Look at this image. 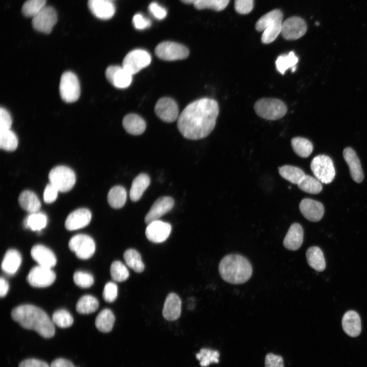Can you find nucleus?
<instances>
[{
	"label": "nucleus",
	"mask_w": 367,
	"mask_h": 367,
	"mask_svg": "<svg viewBox=\"0 0 367 367\" xmlns=\"http://www.w3.org/2000/svg\"><path fill=\"white\" fill-rule=\"evenodd\" d=\"M18 367H50L48 364L42 360L35 359L29 358L22 361L19 364Z\"/></svg>",
	"instance_id": "55"
},
{
	"label": "nucleus",
	"mask_w": 367,
	"mask_h": 367,
	"mask_svg": "<svg viewBox=\"0 0 367 367\" xmlns=\"http://www.w3.org/2000/svg\"><path fill=\"white\" fill-rule=\"evenodd\" d=\"M316 24L317 25H319V23L318 22H316Z\"/></svg>",
	"instance_id": "59"
},
{
	"label": "nucleus",
	"mask_w": 367,
	"mask_h": 367,
	"mask_svg": "<svg viewBox=\"0 0 367 367\" xmlns=\"http://www.w3.org/2000/svg\"><path fill=\"white\" fill-rule=\"evenodd\" d=\"M282 19V12L279 9H274L258 20L255 29L257 31H263L261 38L263 43H271L277 38L281 32Z\"/></svg>",
	"instance_id": "4"
},
{
	"label": "nucleus",
	"mask_w": 367,
	"mask_h": 367,
	"mask_svg": "<svg viewBox=\"0 0 367 367\" xmlns=\"http://www.w3.org/2000/svg\"><path fill=\"white\" fill-rule=\"evenodd\" d=\"M21 256L16 250L11 249L5 253L1 264L2 270L9 275L15 274L21 263Z\"/></svg>",
	"instance_id": "27"
},
{
	"label": "nucleus",
	"mask_w": 367,
	"mask_h": 367,
	"mask_svg": "<svg viewBox=\"0 0 367 367\" xmlns=\"http://www.w3.org/2000/svg\"><path fill=\"white\" fill-rule=\"evenodd\" d=\"M265 367H284L283 358L272 353H268L265 358Z\"/></svg>",
	"instance_id": "50"
},
{
	"label": "nucleus",
	"mask_w": 367,
	"mask_h": 367,
	"mask_svg": "<svg viewBox=\"0 0 367 367\" xmlns=\"http://www.w3.org/2000/svg\"><path fill=\"white\" fill-rule=\"evenodd\" d=\"M111 1V0H110Z\"/></svg>",
	"instance_id": "60"
},
{
	"label": "nucleus",
	"mask_w": 367,
	"mask_h": 367,
	"mask_svg": "<svg viewBox=\"0 0 367 367\" xmlns=\"http://www.w3.org/2000/svg\"><path fill=\"white\" fill-rule=\"evenodd\" d=\"M29 283L33 287H45L51 285L56 279V274L51 269L41 266L33 267L27 278Z\"/></svg>",
	"instance_id": "13"
},
{
	"label": "nucleus",
	"mask_w": 367,
	"mask_h": 367,
	"mask_svg": "<svg viewBox=\"0 0 367 367\" xmlns=\"http://www.w3.org/2000/svg\"><path fill=\"white\" fill-rule=\"evenodd\" d=\"M174 204L172 198L163 196L159 198L152 204L145 217L146 224L159 220V218L172 209Z\"/></svg>",
	"instance_id": "18"
},
{
	"label": "nucleus",
	"mask_w": 367,
	"mask_h": 367,
	"mask_svg": "<svg viewBox=\"0 0 367 367\" xmlns=\"http://www.w3.org/2000/svg\"><path fill=\"white\" fill-rule=\"evenodd\" d=\"M306 31L307 25L304 19L293 16L282 22L281 33L285 39L293 40L302 37Z\"/></svg>",
	"instance_id": "15"
},
{
	"label": "nucleus",
	"mask_w": 367,
	"mask_h": 367,
	"mask_svg": "<svg viewBox=\"0 0 367 367\" xmlns=\"http://www.w3.org/2000/svg\"><path fill=\"white\" fill-rule=\"evenodd\" d=\"M110 274L113 280L123 282L128 278L129 271L124 264L119 260H116L111 265Z\"/></svg>",
	"instance_id": "43"
},
{
	"label": "nucleus",
	"mask_w": 367,
	"mask_h": 367,
	"mask_svg": "<svg viewBox=\"0 0 367 367\" xmlns=\"http://www.w3.org/2000/svg\"><path fill=\"white\" fill-rule=\"evenodd\" d=\"M126 191L121 186H116L112 188L107 196L109 204L114 208L123 207L126 202Z\"/></svg>",
	"instance_id": "34"
},
{
	"label": "nucleus",
	"mask_w": 367,
	"mask_h": 367,
	"mask_svg": "<svg viewBox=\"0 0 367 367\" xmlns=\"http://www.w3.org/2000/svg\"><path fill=\"white\" fill-rule=\"evenodd\" d=\"M16 134L11 129L0 132V147L7 151L15 150L18 145Z\"/></svg>",
	"instance_id": "41"
},
{
	"label": "nucleus",
	"mask_w": 367,
	"mask_h": 367,
	"mask_svg": "<svg viewBox=\"0 0 367 367\" xmlns=\"http://www.w3.org/2000/svg\"><path fill=\"white\" fill-rule=\"evenodd\" d=\"M46 0H27L23 4L21 12L27 17L33 18L46 6Z\"/></svg>",
	"instance_id": "42"
},
{
	"label": "nucleus",
	"mask_w": 367,
	"mask_h": 367,
	"mask_svg": "<svg viewBox=\"0 0 367 367\" xmlns=\"http://www.w3.org/2000/svg\"><path fill=\"white\" fill-rule=\"evenodd\" d=\"M150 54L145 50L137 49L129 51L124 57L122 67L132 75L136 74L151 63Z\"/></svg>",
	"instance_id": "10"
},
{
	"label": "nucleus",
	"mask_w": 367,
	"mask_h": 367,
	"mask_svg": "<svg viewBox=\"0 0 367 367\" xmlns=\"http://www.w3.org/2000/svg\"><path fill=\"white\" fill-rule=\"evenodd\" d=\"M199 0H180L182 3H184L185 4H194L196 3L197 1Z\"/></svg>",
	"instance_id": "58"
},
{
	"label": "nucleus",
	"mask_w": 367,
	"mask_h": 367,
	"mask_svg": "<svg viewBox=\"0 0 367 367\" xmlns=\"http://www.w3.org/2000/svg\"><path fill=\"white\" fill-rule=\"evenodd\" d=\"M253 7V0H235L234 8L235 11L241 14L250 13Z\"/></svg>",
	"instance_id": "49"
},
{
	"label": "nucleus",
	"mask_w": 367,
	"mask_h": 367,
	"mask_svg": "<svg viewBox=\"0 0 367 367\" xmlns=\"http://www.w3.org/2000/svg\"><path fill=\"white\" fill-rule=\"evenodd\" d=\"M50 367H76L69 360L62 358H57L50 364Z\"/></svg>",
	"instance_id": "56"
},
{
	"label": "nucleus",
	"mask_w": 367,
	"mask_h": 367,
	"mask_svg": "<svg viewBox=\"0 0 367 367\" xmlns=\"http://www.w3.org/2000/svg\"><path fill=\"white\" fill-rule=\"evenodd\" d=\"M18 202L22 208L31 214L38 212L41 205L36 194L29 190L23 191L20 193Z\"/></svg>",
	"instance_id": "29"
},
{
	"label": "nucleus",
	"mask_w": 367,
	"mask_h": 367,
	"mask_svg": "<svg viewBox=\"0 0 367 367\" xmlns=\"http://www.w3.org/2000/svg\"><path fill=\"white\" fill-rule=\"evenodd\" d=\"M105 74L108 81L117 88H127L132 83L133 75L122 66H110L107 68Z\"/></svg>",
	"instance_id": "16"
},
{
	"label": "nucleus",
	"mask_w": 367,
	"mask_h": 367,
	"mask_svg": "<svg viewBox=\"0 0 367 367\" xmlns=\"http://www.w3.org/2000/svg\"><path fill=\"white\" fill-rule=\"evenodd\" d=\"M97 299L91 295L82 297L76 305L77 312L81 314H89L95 312L98 308Z\"/></svg>",
	"instance_id": "38"
},
{
	"label": "nucleus",
	"mask_w": 367,
	"mask_h": 367,
	"mask_svg": "<svg viewBox=\"0 0 367 367\" xmlns=\"http://www.w3.org/2000/svg\"><path fill=\"white\" fill-rule=\"evenodd\" d=\"M155 54L160 59L165 61L183 60L189 55V49L185 45L172 41H164L155 47Z\"/></svg>",
	"instance_id": "9"
},
{
	"label": "nucleus",
	"mask_w": 367,
	"mask_h": 367,
	"mask_svg": "<svg viewBox=\"0 0 367 367\" xmlns=\"http://www.w3.org/2000/svg\"><path fill=\"white\" fill-rule=\"evenodd\" d=\"M53 322L60 328L70 327L73 322L71 314L65 309H59L53 314Z\"/></svg>",
	"instance_id": "46"
},
{
	"label": "nucleus",
	"mask_w": 367,
	"mask_h": 367,
	"mask_svg": "<svg viewBox=\"0 0 367 367\" xmlns=\"http://www.w3.org/2000/svg\"><path fill=\"white\" fill-rule=\"evenodd\" d=\"M126 264L137 273L142 272L145 266L140 254L134 249H128L123 254Z\"/></svg>",
	"instance_id": "37"
},
{
	"label": "nucleus",
	"mask_w": 367,
	"mask_h": 367,
	"mask_svg": "<svg viewBox=\"0 0 367 367\" xmlns=\"http://www.w3.org/2000/svg\"><path fill=\"white\" fill-rule=\"evenodd\" d=\"M12 123L9 112L4 108L0 109V132L10 129Z\"/></svg>",
	"instance_id": "51"
},
{
	"label": "nucleus",
	"mask_w": 367,
	"mask_h": 367,
	"mask_svg": "<svg viewBox=\"0 0 367 367\" xmlns=\"http://www.w3.org/2000/svg\"><path fill=\"white\" fill-rule=\"evenodd\" d=\"M132 22L134 27L139 30L149 28L151 24L149 19L145 18L140 13H137L134 16Z\"/></svg>",
	"instance_id": "53"
},
{
	"label": "nucleus",
	"mask_w": 367,
	"mask_h": 367,
	"mask_svg": "<svg viewBox=\"0 0 367 367\" xmlns=\"http://www.w3.org/2000/svg\"><path fill=\"white\" fill-rule=\"evenodd\" d=\"M118 295V287L117 284L113 282H108L104 285L102 297L107 302H114L117 298Z\"/></svg>",
	"instance_id": "48"
},
{
	"label": "nucleus",
	"mask_w": 367,
	"mask_h": 367,
	"mask_svg": "<svg viewBox=\"0 0 367 367\" xmlns=\"http://www.w3.org/2000/svg\"><path fill=\"white\" fill-rule=\"evenodd\" d=\"M115 316L110 309L102 310L97 315L95 319V326L100 332L108 333L110 332L115 322Z\"/></svg>",
	"instance_id": "32"
},
{
	"label": "nucleus",
	"mask_w": 367,
	"mask_h": 367,
	"mask_svg": "<svg viewBox=\"0 0 367 367\" xmlns=\"http://www.w3.org/2000/svg\"><path fill=\"white\" fill-rule=\"evenodd\" d=\"M91 217V213L88 209H77L68 216L65 226L67 230L71 231L84 228L89 224Z\"/></svg>",
	"instance_id": "19"
},
{
	"label": "nucleus",
	"mask_w": 367,
	"mask_h": 367,
	"mask_svg": "<svg viewBox=\"0 0 367 367\" xmlns=\"http://www.w3.org/2000/svg\"><path fill=\"white\" fill-rule=\"evenodd\" d=\"M291 145L294 152L302 158L308 157L313 150V145L307 139L296 137L291 140Z\"/></svg>",
	"instance_id": "35"
},
{
	"label": "nucleus",
	"mask_w": 367,
	"mask_h": 367,
	"mask_svg": "<svg viewBox=\"0 0 367 367\" xmlns=\"http://www.w3.org/2000/svg\"><path fill=\"white\" fill-rule=\"evenodd\" d=\"M219 106L215 99L202 98L189 104L177 119V127L181 135L191 140L207 136L215 128L219 114Z\"/></svg>",
	"instance_id": "1"
},
{
	"label": "nucleus",
	"mask_w": 367,
	"mask_h": 367,
	"mask_svg": "<svg viewBox=\"0 0 367 367\" xmlns=\"http://www.w3.org/2000/svg\"><path fill=\"white\" fill-rule=\"evenodd\" d=\"M220 354L217 350L202 348L196 355V358L200 361V364L205 367L212 363H218Z\"/></svg>",
	"instance_id": "44"
},
{
	"label": "nucleus",
	"mask_w": 367,
	"mask_h": 367,
	"mask_svg": "<svg viewBox=\"0 0 367 367\" xmlns=\"http://www.w3.org/2000/svg\"><path fill=\"white\" fill-rule=\"evenodd\" d=\"M219 272L226 282L233 284L247 282L252 274V267L245 257L239 254H230L220 261Z\"/></svg>",
	"instance_id": "3"
},
{
	"label": "nucleus",
	"mask_w": 367,
	"mask_h": 367,
	"mask_svg": "<svg viewBox=\"0 0 367 367\" xmlns=\"http://www.w3.org/2000/svg\"><path fill=\"white\" fill-rule=\"evenodd\" d=\"M0 296L1 298L5 297L9 291V284L7 280L3 277L0 279Z\"/></svg>",
	"instance_id": "57"
},
{
	"label": "nucleus",
	"mask_w": 367,
	"mask_h": 367,
	"mask_svg": "<svg viewBox=\"0 0 367 367\" xmlns=\"http://www.w3.org/2000/svg\"><path fill=\"white\" fill-rule=\"evenodd\" d=\"M297 185L300 189L309 194H318L322 190L321 182L316 178L308 175H305Z\"/></svg>",
	"instance_id": "40"
},
{
	"label": "nucleus",
	"mask_w": 367,
	"mask_h": 367,
	"mask_svg": "<svg viewBox=\"0 0 367 367\" xmlns=\"http://www.w3.org/2000/svg\"><path fill=\"white\" fill-rule=\"evenodd\" d=\"M310 168L316 178L321 182L329 184L335 177V170L333 161L327 155L316 156L311 162Z\"/></svg>",
	"instance_id": "7"
},
{
	"label": "nucleus",
	"mask_w": 367,
	"mask_h": 367,
	"mask_svg": "<svg viewBox=\"0 0 367 367\" xmlns=\"http://www.w3.org/2000/svg\"><path fill=\"white\" fill-rule=\"evenodd\" d=\"M150 13L157 19H164L167 14V10L155 2L151 3L148 6Z\"/></svg>",
	"instance_id": "54"
},
{
	"label": "nucleus",
	"mask_w": 367,
	"mask_h": 367,
	"mask_svg": "<svg viewBox=\"0 0 367 367\" xmlns=\"http://www.w3.org/2000/svg\"><path fill=\"white\" fill-rule=\"evenodd\" d=\"M11 317L23 328L35 330L44 338H51L55 334L52 320L45 311L34 305L24 304L14 308Z\"/></svg>",
	"instance_id": "2"
},
{
	"label": "nucleus",
	"mask_w": 367,
	"mask_h": 367,
	"mask_svg": "<svg viewBox=\"0 0 367 367\" xmlns=\"http://www.w3.org/2000/svg\"><path fill=\"white\" fill-rule=\"evenodd\" d=\"M298 62V57L293 51H291L288 54L279 56L275 61V64L278 71L284 74L289 68L291 69L292 72H295Z\"/></svg>",
	"instance_id": "33"
},
{
	"label": "nucleus",
	"mask_w": 367,
	"mask_h": 367,
	"mask_svg": "<svg viewBox=\"0 0 367 367\" xmlns=\"http://www.w3.org/2000/svg\"><path fill=\"white\" fill-rule=\"evenodd\" d=\"M342 327L345 332L351 337L358 336L361 331L360 317L354 310H349L344 315L342 321Z\"/></svg>",
	"instance_id": "25"
},
{
	"label": "nucleus",
	"mask_w": 367,
	"mask_h": 367,
	"mask_svg": "<svg viewBox=\"0 0 367 367\" xmlns=\"http://www.w3.org/2000/svg\"><path fill=\"white\" fill-rule=\"evenodd\" d=\"M68 246L78 258L82 259L90 258L95 250V244L93 239L84 234H78L73 236L69 241Z\"/></svg>",
	"instance_id": "11"
},
{
	"label": "nucleus",
	"mask_w": 367,
	"mask_h": 367,
	"mask_svg": "<svg viewBox=\"0 0 367 367\" xmlns=\"http://www.w3.org/2000/svg\"><path fill=\"white\" fill-rule=\"evenodd\" d=\"M57 14L50 6H45L32 21L33 28L40 32L49 34L57 22Z\"/></svg>",
	"instance_id": "12"
},
{
	"label": "nucleus",
	"mask_w": 367,
	"mask_h": 367,
	"mask_svg": "<svg viewBox=\"0 0 367 367\" xmlns=\"http://www.w3.org/2000/svg\"><path fill=\"white\" fill-rule=\"evenodd\" d=\"M59 191L51 184H47L45 188L43 193V200L46 203L54 202L58 197Z\"/></svg>",
	"instance_id": "52"
},
{
	"label": "nucleus",
	"mask_w": 367,
	"mask_h": 367,
	"mask_svg": "<svg viewBox=\"0 0 367 367\" xmlns=\"http://www.w3.org/2000/svg\"><path fill=\"white\" fill-rule=\"evenodd\" d=\"M154 112L158 117L166 122H172L179 117L178 107L176 101L170 97H162L155 104Z\"/></svg>",
	"instance_id": "14"
},
{
	"label": "nucleus",
	"mask_w": 367,
	"mask_h": 367,
	"mask_svg": "<svg viewBox=\"0 0 367 367\" xmlns=\"http://www.w3.org/2000/svg\"><path fill=\"white\" fill-rule=\"evenodd\" d=\"M48 178L50 183L61 192L70 191L76 181L74 171L65 166H58L53 168L49 173Z\"/></svg>",
	"instance_id": "6"
},
{
	"label": "nucleus",
	"mask_w": 367,
	"mask_h": 367,
	"mask_svg": "<svg viewBox=\"0 0 367 367\" xmlns=\"http://www.w3.org/2000/svg\"><path fill=\"white\" fill-rule=\"evenodd\" d=\"M171 229V226L169 223L158 220L147 224L145 234L150 242L160 243L168 239Z\"/></svg>",
	"instance_id": "17"
},
{
	"label": "nucleus",
	"mask_w": 367,
	"mask_h": 367,
	"mask_svg": "<svg viewBox=\"0 0 367 367\" xmlns=\"http://www.w3.org/2000/svg\"><path fill=\"white\" fill-rule=\"evenodd\" d=\"M59 92L61 98L66 102L76 101L81 93L80 85L77 76L71 71H66L61 76Z\"/></svg>",
	"instance_id": "8"
},
{
	"label": "nucleus",
	"mask_w": 367,
	"mask_h": 367,
	"mask_svg": "<svg viewBox=\"0 0 367 367\" xmlns=\"http://www.w3.org/2000/svg\"><path fill=\"white\" fill-rule=\"evenodd\" d=\"M281 176L292 184L298 185L305 176L300 168L291 165H284L279 168Z\"/></svg>",
	"instance_id": "36"
},
{
	"label": "nucleus",
	"mask_w": 367,
	"mask_h": 367,
	"mask_svg": "<svg viewBox=\"0 0 367 367\" xmlns=\"http://www.w3.org/2000/svg\"><path fill=\"white\" fill-rule=\"evenodd\" d=\"M229 2V0H199L194 6L198 10L210 9L220 11L227 7Z\"/></svg>",
	"instance_id": "45"
},
{
	"label": "nucleus",
	"mask_w": 367,
	"mask_h": 367,
	"mask_svg": "<svg viewBox=\"0 0 367 367\" xmlns=\"http://www.w3.org/2000/svg\"><path fill=\"white\" fill-rule=\"evenodd\" d=\"M150 182V178L145 173H141L136 177L133 181L129 191L130 199L134 202L140 200Z\"/></svg>",
	"instance_id": "30"
},
{
	"label": "nucleus",
	"mask_w": 367,
	"mask_h": 367,
	"mask_svg": "<svg viewBox=\"0 0 367 367\" xmlns=\"http://www.w3.org/2000/svg\"><path fill=\"white\" fill-rule=\"evenodd\" d=\"M254 109L258 116L269 120L280 119L287 112L286 106L282 101L272 98L258 99L254 104Z\"/></svg>",
	"instance_id": "5"
},
{
	"label": "nucleus",
	"mask_w": 367,
	"mask_h": 367,
	"mask_svg": "<svg viewBox=\"0 0 367 367\" xmlns=\"http://www.w3.org/2000/svg\"><path fill=\"white\" fill-rule=\"evenodd\" d=\"M73 280L76 285L82 288L89 287L94 283L93 276L83 271L75 272L73 275Z\"/></svg>",
	"instance_id": "47"
},
{
	"label": "nucleus",
	"mask_w": 367,
	"mask_h": 367,
	"mask_svg": "<svg viewBox=\"0 0 367 367\" xmlns=\"http://www.w3.org/2000/svg\"><path fill=\"white\" fill-rule=\"evenodd\" d=\"M88 6L93 15L100 19H109L115 12V6L110 0H88Z\"/></svg>",
	"instance_id": "21"
},
{
	"label": "nucleus",
	"mask_w": 367,
	"mask_h": 367,
	"mask_svg": "<svg viewBox=\"0 0 367 367\" xmlns=\"http://www.w3.org/2000/svg\"><path fill=\"white\" fill-rule=\"evenodd\" d=\"M122 125L128 133L133 135L142 134L145 131L146 126L144 120L135 114L126 115L123 119Z\"/></svg>",
	"instance_id": "28"
},
{
	"label": "nucleus",
	"mask_w": 367,
	"mask_h": 367,
	"mask_svg": "<svg viewBox=\"0 0 367 367\" xmlns=\"http://www.w3.org/2000/svg\"><path fill=\"white\" fill-rule=\"evenodd\" d=\"M306 257L309 266L318 272H322L326 267V262L321 249L317 246H312L307 250Z\"/></svg>",
	"instance_id": "31"
},
{
	"label": "nucleus",
	"mask_w": 367,
	"mask_h": 367,
	"mask_svg": "<svg viewBox=\"0 0 367 367\" xmlns=\"http://www.w3.org/2000/svg\"><path fill=\"white\" fill-rule=\"evenodd\" d=\"M303 234L300 224L297 223L292 224L283 240L284 247L290 250H298L302 244Z\"/></svg>",
	"instance_id": "26"
},
{
	"label": "nucleus",
	"mask_w": 367,
	"mask_h": 367,
	"mask_svg": "<svg viewBox=\"0 0 367 367\" xmlns=\"http://www.w3.org/2000/svg\"><path fill=\"white\" fill-rule=\"evenodd\" d=\"M299 209L303 216L312 222L320 221L324 213V206L321 202L309 198L301 200Z\"/></svg>",
	"instance_id": "20"
},
{
	"label": "nucleus",
	"mask_w": 367,
	"mask_h": 367,
	"mask_svg": "<svg viewBox=\"0 0 367 367\" xmlns=\"http://www.w3.org/2000/svg\"><path fill=\"white\" fill-rule=\"evenodd\" d=\"M32 258L39 266L51 268L57 263V259L54 252L42 245H36L31 250Z\"/></svg>",
	"instance_id": "22"
},
{
	"label": "nucleus",
	"mask_w": 367,
	"mask_h": 367,
	"mask_svg": "<svg viewBox=\"0 0 367 367\" xmlns=\"http://www.w3.org/2000/svg\"><path fill=\"white\" fill-rule=\"evenodd\" d=\"M343 156L349 166L352 179L357 183L361 182L363 179V173L355 151L350 147H347L343 151Z\"/></svg>",
	"instance_id": "23"
},
{
	"label": "nucleus",
	"mask_w": 367,
	"mask_h": 367,
	"mask_svg": "<svg viewBox=\"0 0 367 367\" xmlns=\"http://www.w3.org/2000/svg\"><path fill=\"white\" fill-rule=\"evenodd\" d=\"M47 217L42 213H31L28 216L24 221L25 228L31 229L32 230L39 231L44 228L47 224Z\"/></svg>",
	"instance_id": "39"
},
{
	"label": "nucleus",
	"mask_w": 367,
	"mask_h": 367,
	"mask_svg": "<svg viewBox=\"0 0 367 367\" xmlns=\"http://www.w3.org/2000/svg\"><path fill=\"white\" fill-rule=\"evenodd\" d=\"M181 301L175 293H170L166 297L163 309V316L168 321L177 320L180 316Z\"/></svg>",
	"instance_id": "24"
}]
</instances>
